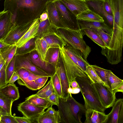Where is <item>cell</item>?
<instances>
[{
  "label": "cell",
  "instance_id": "obj_1",
  "mask_svg": "<svg viewBox=\"0 0 123 123\" xmlns=\"http://www.w3.org/2000/svg\"><path fill=\"white\" fill-rule=\"evenodd\" d=\"M49 0H5L4 10L10 12L14 25H19L39 18Z\"/></svg>",
  "mask_w": 123,
  "mask_h": 123
},
{
  "label": "cell",
  "instance_id": "obj_2",
  "mask_svg": "<svg viewBox=\"0 0 123 123\" xmlns=\"http://www.w3.org/2000/svg\"><path fill=\"white\" fill-rule=\"evenodd\" d=\"M59 99L57 107L62 123H82L81 118L86 110L84 105L77 101L71 93L66 98Z\"/></svg>",
  "mask_w": 123,
  "mask_h": 123
},
{
  "label": "cell",
  "instance_id": "obj_3",
  "mask_svg": "<svg viewBox=\"0 0 123 123\" xmlns=\"http://www.w3.org/2000/svg\"><path fill=\"white\" fill-rule=\"evenodd\" d=\"M83 95L87 110L92 109L104 112L106 109L101 103L92 82L88 77H77L75 79Z\"/></svg>",
  "mask_w": 123,
  "mask_h": 123
},
{
  "label": "cell",
  "instance_id": "obj_4",
  "mask_svg": "<svg viewBox=\"0 0 123 123\" xmlns=\"http://www.w3.org/2000/svg\"><path fill=\"white\" fill-rule=\"evenodd\" d=\"M66 43L64 47L59 49L60 56L70 86L71 82L73 80H75L77 77L88 76L79 67L73 47Z\"/></svg>",
  "mask_w": 123,
  "mask_h": 123
},
{
  "label": "cell",
  "instance_id": "obj_5",
  "mask_svg": "<svg viewBox=\"0 0 123 123\" xmlns=\"http://www.w3.org/2000/svg\"><path fill=\"white\" fill-rule=\"evenodd\" d=\"M55 35L63 40L73 48L79 50L84 59L87 61V58L91 49L84 40L80 30H75L59 29L55 30Z\"/></svg>",
  "mask_w": 123,
  "mask_h": 123
},
{
  "label": "cell",
  "instance_id": "obj_6",
  "mask_svg": "<svg viewBox=\"0 0 123 123\" xmlns=\"http://www.w3.org/2000/svg\"><path fill=\"white\" fill-rule=\"evenodd\" d=\"M50 0L54 3L62 19L68 29L80 30L77 17L62 2L59 0Z\"/></svg>",
  "mask_w": 123,
  "mask_h": 123
},
{
  "label": "cell",
  "instance_id": "obj_7",
  "mask_svg": "<svg viewBox=\"0 0 123 123\" xmlns=\"http://www.w3.org/2000/svg\"><path fill=\"white\" fill-rule=\"evenodd\" d=\"M16 55L14 71L23 68L38 75L50 77L51 76L34 65L31 60L29 55Z\"/></svg>",
  "mask_w": 123,
  "mask_h": 123
},
{
  "label": "cell",
  "instance_id": "obj_8",
  "mask_svg": "<svg viewBox=\"0 0 123 123\" xmlns=\"http://www.w3.org/2000/svg\"><path fill=\"white\" fill-rule=\"evenodd\" d=\"M92 83L104 107L107 109L112 107L116 99V94L105 85L98 83Z\"/></svg>",
  "mask_w": 123,
  "mask_h": 123
},
{
  "label": "cell",
  "instance_id": "obj_9",
  "mask_svg": "<svg viewBox=\"0 0 123 123\" xmlns=\"http://www.w3.org/2000/svg\"><path fill=\"white\" fill-rule=\"evenodd\" d=\"M34 20L14 25L2 40L9 45L16 44L28 30Z\"/></svg>",
  "mask_w": 123,
  "mask_h": 123
},
{
  "label": "cell",
  "instance_id": "obj_10",
  "mask_svg": "<svg viewBox=\"0 0 123 123\" xmlns=\"http://www.w3.org/2000/svg\"><path fill=\"white\" fill-rule=\"evenodd\" d=\"M45 11L50 24L55 29H68L62 19L54 3L50 0L46 3Z\"/></svg>",
  "mask_w": 123,
  "mask_h": 123
},
{
  "label": "cell",
  "instance_id": "obj_11",
  "mask_svg": "<svg viewBox=\"0 0 123 123\" xmlns=\"http://www.w3.org/2000/svg\"><path fill=\"white\" fill-rule=\"evenodd\" d=\"M18 110L27 118L37 120V118L47 108L40 107L25 101L19 104Z\"/></svg>",
  "mask_w": 123,
  "mask_h": 123
},
{
  "label": "cell",
  "instance_id": "obj_12",
  "mask_svg": "<svg viewBox=\"0 0 123 123\" xmlns=\"http://www.w3.org/2000/svg\"><path fill=\"white\" fill-rule=\"evenodd\" d=\"M104 0H85L90 10L102 18L105 23L106 22L112 27L113 25V16L108 14L105 11L104 3Z\"/></svg>",
  "mask_w": 123,
  "mask_h": 123
},
{
  "label": "cell",
  "instance_id": "obj_13",
  "mask_svg": "<svg viewBox=\"0 0 123 123\" xmlns=\"http://www.w3.org/2000/svg\"><path fill=\"white\" fill-rule=\"evenodd\" d=\"M105 123H123V99H116Z\"/></svg>",
  "mask_w": 123,
  "mask_h": 123
},
{
  "label": "cell",
  "instance_id": "obj_14",
  "mask_svg": "<svg viewBox=\"0 0 123 123\" xmlns=\"http://www.w3.org/2000/svg\"><path fill=\"white\" fill-rule=\"evenodd\" d=\"M60 58L55 68V72L57 75L60 80L62 88V98H67L70 94L68 92V89L71 87L70 86L62 60Z\"/></svg>",
  "mask_w": 123,
  "mask_h": 123
},
{
  "label": "cell",
  "instance_id": "obj_15",
  "mask_svg": "<svg viewBox=\"0 0 123 123\" xmlns=\"http://www.w3.org/2000/svg\"><path fill=\"white\" fill-rule=\"evenodd\" d=\"M11 14L8 11L3 10L0 14V40L6 36L14 25L11 22Z\"/></svg>",
  "mask_w": 123,
  "mask_h": 123
},
{
  "label": "cell",
  "instance_id": "obj_16",
  "mask_svg": "<svg viewBox=\"0 0 123 123\" xmlns=\"http://www.w3.org/2000/svg\"><path fill=\"white\" fill-rule=\"evenodd\" d=\"M52 105L48 108L37 119L38 123H62V120L58 110H56Z\"/></svg>",
  "mask_w": 123,
  "mask_h": 123
},
{
  "label": "cell",
  "instance_id": "obj_17",
  "mask_svg": "<svg viewBox=\"0 0 123 123\" xmlns=\"http://www.w3.org/2000/svg\"><path fill=\"white\" fill-rule=\"evenodd\" d=\"M76 16L89 9L85 0H59Z\"/></svg>",
  "mask_w": 123,
  "mask_h": 123
},
{
  "label": "cell",
  "instance_id": "obj_18",
  "mask_svg": "<svg viewBox=\"0 0 123 123\" xmlns=\"http://www.w3.org/2000/svg\"><path fill=\"white\" fill-rule=\"evenodd\" d=\"M39 18L35 19L29 28L15 44L17 47H22L25 43L37 36L39 24Z\"/></svg>",
  "mask_w": 123,
  "mask_h": 123
},
{
  "label": "cell",
  "instance_id": "obj_19",
  "mask_svg": "<svg viewBox=\"0 0 123 123\" xmlns=\"http://www.w3.org/2000/svg\"><path fill=\"white\" fill-rule=\"evenodd\" d=\"M85 123H105L108 114L92 109L86 110Z\"/></svg>",
  "mask_w": 123,
  "mask_h": 123
},
{
  "label": "cell",
  "instance_id": "obj_20",
  "mask_svg": "<svg viewBox=\"0 0 123 123\" xmlns=\"http://www.w3.org/2000/svg\"><path fill=\"white\" fill-rule=\"evenodd\" d=\"M30 59L36 66L50 74L51 76L55 72V69L50 64L40 59L36 51L29 54Z\"/></svg>",
  "mask_w": 123,
  "mask_h": 123
},
{
  "label": "cell",
  "instance_id": "obj_21",
  "mask_svg": "<svg viewBox=\"0 0 123 123\" xmlns=\"http://www.w3.org/2000/svg\"><path fill=\"white\" fill-rule=\"evenodd\" d=\"M109 0L113 12V23L123 24V0Z\"/></svg>",
  "mask_w": 123,
  "mask_h": 123
},
{
  "label": "cell",
  "instance_id": "obj_22",
  "mask_svg": "<svg viewBox=\"0 0 123 123\" xmlns=\"http://www.w3.org/2000/svg\"><path fill=\"white\" fill-rule=\"evenodd\" d=\"M56 29L50 24L48 19L39 21L38 32L35 37L44 38L50 35H55Z\"/></svg>",
  "mask_w": 123,
  "mask_h": 123
},
{
  "label": "cell",
  "instance_id": "obj_23",
  "mask_svg": "<svg viewBox=\"0 0 123 123\" xmlns=\"http://www.w3.org/2000/svg\"><path fill=\"white\" fill-rule=\"evenodd\" d=\"M80 29L89 28L93 30L101 29L111 35L112 32V29L104 22H89L79 20Z\"/></svg>",
  "mask_w": 123,
  "mask_h": 123
},
{
  "label": "cell",
  "instance_id": "obj_24",
  "mask_svg": "<svg viewBox=\"0 0 123 123\" xmlns=\"http://www.w3.org/2000/svg\"><path fill=\"white\" fill-rule=\"evenodd\" d=\"M0 91L6 97L12 99L13 102L19 98L18 87L14 84H7L0 88Z\"/></svg>",
  "mask_w": 123,
  "mask_h": 123
},
{
  "label": "cell",
  "instance_id": "obj_25",
  "mask_svg": "<svg viewBox=\"0 0 123 123\" xmlns=\"http://www.w3.org/2000/svg\"><path fill=\"white\" fill-rule=\"evenodd\" d=\"M79 20L89 22H104L103 18L89 9L86 10L77 16Z\"/></svg>",
  "mask_w": 123,
  "mask_h": 123
},
{
  "label": "cell",
  "instance_id": "obj_26",
  "mask_svg": "<svg viewBox=\"0 0 123 123\" xmlns=\"http://www.w3.org/2000/svg\"><path fill=\"white\" fill-rule=\"evenodd\" d=\"M36 51L40 59L44 62L49 49L48 44L44 38H36L35 41Z\"/></svg>",
  "mask_w": 123,
  "mask_h": 123
},
{
  "label": "cell",
  "instance_id": "obj_27",
  "mask_svg": "<svg viewBox=\"0 0 123 123\" xmlns=\"http://www.w3.org/2000/svg\"><path fill=\"white\" fill-rule=\"evenodd\" d=\"M60 54L59 48L49 49L47 52L44 62L50 64L55 69L59 61Z\"/></svg>",
  "mask_w": 123,
  "mask_h": 123
},
{
  "label": "cell",
  "instance_id": "obj_28",
  "mask_svg": "<svg viewBox=\"0 0 123 123\" xmlns=\"http://www.w3.org/2000/svg\"><path fill=\"white\" fill-rule=\"evenodd\" d=\"M13 102L12 99L6 97L0 91V111L2 115H12V107Z\"/></svg>",
  "mask_w": 123,
  "mask_h": 123
},
{
  "label": "cell",
  "instance_id": "obj_29",
  "mask_svg": "<svg viewBox=\"0 0 123 123\" xmlns=\"http://www.w3.org/2000/svg\"><path fill=\"white\" fill-rule=\"evenodd\" d=\"M83 36L86 35L101 48L106 47L105 45L99 35L93 30L89 28L80 29Z\"/></svg>",
  "mask_w": 123,
  "mask_h": 123
},
{
  "label": "cell",
  "instance_id": "obj_30",
  "mask_svg": "<svg viewBox=\"0 0 123 123\" xmlns=\"http://www.w3.org/2000/svg\"><path fill=\"white\" fill-rule=\"evenodd\" d=\"M17 48L15 44L9 45L0 51V54L6 66L15 55Z\"/></svg>",
  "mask_w": 123,
  "mask_h": 123
},
{
  "label": "cell",
  "instance_id": "obj_31",
  "mask_svg": "<svg viewBox=\"0 0 123 123\" xmlns=\"http://www.w3.org/2000/svg\"><path fill=\"white\" fill-rule=\"evenodd\" d=\"M48 46L49 49L50 48L60 49L65 46L66 43L62 39L55 35H51L44 37Z\"/></svg>",
  "mask_w": 123,
  "mask_h": 123
},
{
  "label": "cell",
  "instance_id": "obj_32",
  "mask_svg": "<svg viewBox=\"0 0 123 123\" xmlns=\"http://www.w3.org/2000/svg\"><path fill=\"white\" fill-rule=\"evenodd\" d=\"M36 38H32L25 43L22 47L17 48L16 55H24L36 51L35 41Z\"/></svg>",
  "mask_w": 123,
  "mask_h": 123
},
{
  "label": "cell",
  "instance_id": "obj_33",
  "mask_svg": "<svg viewBox=\"0 0 123 123\" xmlns=\"http://www.w3.org/2000/svg\"><path fill=\"white\" fill-rule=\"evenodd\" d=\"M25 101L38 106L46 107L47 108L53 105L47 99L31 95L26 98Z\"/></svg>",
  "mask_w": 123,
  "mask_h": 123
},
{
  "label": "cell",
  "instance_id": "obj_34",
  "mask_svg": "<svg viewBox=\"0 0 123 123\" xmlns=\"http://www.w3.org/2000/svg\"><path fill=\"white\" fill-rule=\"evenodd\" d=\"M54 92L51 80L50 79L46 85L43 88L38 91L36 94L31 95L47 99Z\"/></svg>",
  "mask_w": 123,
  "mask_h": 123
},
{
  "label": "cell",
  "instance_id": "obj_35",
  "mask_svg": "<svg viewBox=\"0 0 123 123\" xmlns=\"http://www.w3.org/2000/svg\"><path fill=\"white\" fill-rule=\"evenodd\" d=\"M91 65L95 70L99 77L105 83V85L111 89L109 87L108 80V75L111 70L104 69L96 65Z\"/></svg>",
  "mask_w": 123,
  "mask_h": 123
},
{
  "label": "cell",
  "instance_id": "obj_36",
  "mask_svg": "<svg viewBox=\"0 0 123 123\" xmlns=\"http://www.w3.org/2000/svg\"><path fill=\"white\" fill-rule=\"evenodd\" d=\"M108 80L109 87L113 92L118 86L123 83V80L116 76L111 71L108 74Z\"/></svg>",
  "mask_w": 123,
  "mask_h": 123
},
{
  "label": "cell",
  "instance_id": "obj_37",
  "mask_svg": "<svg viewBox=\"0 0 123 123\" xmlns=\"http://www.w3.org/2000/svg\"><path fill=\"white\" fill-rule=\"evenodd\" d=\"M85 73L92 82L99 83L106 85L99 77L91 65L89 64L87 67Z\"/></svg>",
  "mask_w": 123,
  "mask_h": 123
},
{
  "label": "cell",
  "instance_id": "obj_38",
  "mask_svg": "<svg viewBox=\"0 0 123 123\" xmlns=\"http://www.w3.org/2000/svg\"><path fill=\"white\" fill-rule=\"evenodd\" d=\"M54 91L59 98H62V91L61 83L57 74L55 73L50 77Z\"/></svg>",
  "mask_w": 123,
  "mask_h": 123
},
{
  "label": "cell",
  "instance_id": "obj_39",
  "mask_svg": "<svg viewBox=\"0 0 123 123\" xmlns=\"http://www.w3.org/2000/svg\"><path fill=\"white\" fill-rule=\"evenodd\" d=\"M78 64L81 69L85 73L87 67L90 64L86 61L80 51L73 47Z\"/></svg>",
  "mask_w": 123,
  "mask_h": 123
},
{
  "label": "cell",
  "instance_id": "obj_40",
  "mask_svg": "<svg viewBox=\"0 0 123 123\" xmlns=\"http://www.w3.org/2000/svg\"><path fill=\"white\" fill-rule=\"evenodd\" d=\"M15 55L6 66V82L7 84L9 83L11 77L15 72Z\"/></svg>",
  "mask_w": 123,
  "mask_h": 123
},
{
  "label": "cell",
  "instance_id": "obj_41",
  "mask_svg": "<svg viewBox=\"0 0 123 123\" xmlns=\"http://www.w3.org/2000/svg\"><path fill=\"white\" fill-rule=\"evenodd\" d=\"M93 30L98 34L103 41L106 46L105 47H107L110 40L111 35L101 29H96Z\"/></svg>",
  "mask_w": 123,
  "mask_h": 123
},
{
  "label": "cell",
  "instance_id": "obj_42",
  "mask_svg": "<svg viewBox=\"0 0 123 123\" xmlns=\"http://www.w3.org/2000/svg\"><path fill=\"white\" fill-rule=\"evenodd\" d=\"M6 64H5L0 70V88L7 84L6 82Z\"/></svg>",
  "mask_w": 123,
  "mask_h": 123
},
{
  "label": "cell",
  "instance_id": "obj_43",
  "mask_svg": "<svg viewBox=\"0 0 123 123\" xmlns=\"http://www.w3.org/2000/svg\"><path fill=\"white\" fill-rule=\"evenodd\" d=\"M0 123H17L15 117L8 114L2 115Z\"/></svg>",
  "mask_w": 123,
  "mask_h": 123
},
{
  "label": "cell",
  "instance_id": "obj_44",
  "mask_svg": "<svg viewBox=\"0 0 123 123\" xmlns=\"http://www.w3.org/2000/svg\"><path fill=\"white\" fill-rule=\"evenodd\" d=\"M17 123H37L36 120L23 117H15Z\"/></svg>",
  "mask_w": 123,
  "mask_h": 123
},
{
  "label": "cell",
  "instance_id": "obj_45",
  "mask_svg": "<svg viewBox=\"0 0 123 123\" xmlns=\"http://www.w3.org/2000/svg\"><path fill=\"white\" fill-rule=\"evenodd\" d=\"M53 105L58 106L59 103V97L54 92L52 93L47 99Z\"/></svg>",
  "mask_w": 123,
  "mask_h": 123
},
{
  "label": "cell",
  "instance_id": "obj_46",
  "mask_svg": "<svg viewBox=\"0 0 123 123\" xmlns=\"http://www.w3.org/2000/svg\"><path fill=\"white\" fill-rule=\"evenodd\" d=\"M49 77L48 76H43L37 78L34 80L36 84L38 85V90L43 86Z\"/></svg>",
  "mask_w": 123,
  "mask_h": 123
},
{
  "label": "cell",
  "instance_id": "obj_47",
  "mask_svg": "<svg viewBox=\"0 0 123 123\" xmlns=\"http://www.w3.org/2000/svg\"><path fill=\"white\" fill-rule=\"evenodd\" d=\"M104 6L106 12L108 14L113 17V12L109 0H104Z\"/></svg>",
  "mask_w": 123,
  "mask_h": 123
},
{
  "label": "cell",
  "instance_id": "obj_48",
  "mask_svg": "<svg viewBox=\"0 0 123 123\" xmlns=\"http://www.w3.org/2000/svg\"><path fill=\"white\" fill-rule=\"evenodd\" d=\"M19 79L18 75L16 72H15L11 77L9 83L11 84H14L15 81Z\"/></svg>",
  "mask_w": 123,
  "mask_h": 123
},
{
  "label": "cell",
  "instance_id": "obj_49",
  "mask_svg": "<svg viewBox=\"0 0 123 123\" xmlns=\"http://www.w3.org/2000/svg\"><path fill=\"white\" fill-rule=\"evenodd\" d=\"M47 19H48V16L46 11L42 13L39 18V21L40 22L45 21Z\"/></svg>",
  "mask_w": 123,
  "mask_h": 123
},
{
  "label": "cell",
  "instance_id": "obj_50",
  "mask_svg": "<svg viewBox=\"0 0 123 123\" xmlns=\"http://www.w3.org/2000/svg\"><path fill=\"white\" fill-rule=\"evenodd\" d=\"M80 91L79 88L73 89L71 87L68 90V92L71 94H76L79 93Z\"/></svg>",
  "mask_w": 123,
  "mask_h": 123
},
{
  "label": "cell",
  "instance_id": "obj_51",
  "mask_svg": "<svg viewBox=\"0 0 123 123\" xmlns=\"http://www.w3.org/2000/svg\"><path fill=\"white\" fill-rule=\"evenodd\" d=\"M117 92H121L123 93V83L122 84L118 86L114 91V93L116 94Z\"/></svg>",
  "mask_w": 123,
  "mask_h": 123
},
{
  "label": "cell",
  "instance_id": "obj_52",
  "mask_svg": "<svg viewBox=\"0 0 123 123\" xmlns=\"http://www.w3.org/2000/svg\"><path fill=\"white\" fill-rule=\"evenodd\" d=\"M70 86L73 89L79 88L78 83L75 80H73L71 82L70 84Z\"/></svg>",
  "mask_w": 123,
  "mask_h": 123
},
{
  "label": "cell",
  "instance_id": "obj_53",
  "mask_svg": "<svg viewBox=\"0 0 123 123\" xmlns=\"http://www.w3.org/2000/svg\"><path fill=\"white\" fill-rule=\"evenodd\" d=\"M9 45L4 42L2 40H0V51Z\"/></svg>",
  "mask_w": 123,
  "mask_h": 123
},
{
  "label": "cell",
  "instance_id": "obj_54",
  "mask_svg": "<svg viewBox=\"0 0 123 123\" xmlns=\"http://www.w3.org/2000/svg\"><path fill=\"white\" fill-rule=\"evenodd\" d=\"M5 62L0 53V70L3 66L5 64Z\"/></svg>",
  "mask_w": 123,
  "mask_h": 123
},
{
  "label": "cell",
  "instance_id": "obj_55",
  "mask_svg": "<svg viewBox=\"0 0 123 123\" xmlns=\"http://www.w3.org/2000/svg\"><path fill=\"white\" fill-rule=\"evenodd\" d=\"M2 114L1 112V111H0V123L1 122V117L2 116Z\"/></svg>",
  "mask_w": 123,
  "mask_h": 123
},
{
  "label": "cell",
  "instance_id": "obj_56",
  "mask_svg": "<svg viewBox=\"0 0 123 123\" xmlns=\"http://www.w3.org/2000/svg\"><path fill=\"white\" fill-rule=\"evenodd\" d=\"M1 12H0V13H1Z\"/></svg>",
  "mask_w": 123,
  "mask_h": 123
},
{
  "label": "cell",
  "instance_id": "obj_57",
  "mask_svg": "<svg viewBox=\"0 0 123 123\" xmlns=\"http://www.w3.org/2000/svg\"></svg>",
  "mask_w": 123,
  "mask_h": 123
},
{
  "label": "cell",
  "instance_id": "obj_58",
  "mask_svg": "<svg viewBox=\"0 0 123 123\" xmlns=\"http://www.w3.org/2000/svg\"></svg>",
  "mask_w": 123,
  "mask_h": 123
}]
</instances>
